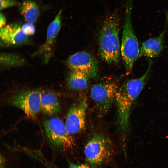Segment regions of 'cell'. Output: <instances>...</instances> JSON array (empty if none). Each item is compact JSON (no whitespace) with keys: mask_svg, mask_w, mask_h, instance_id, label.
I'll list each match as a JSON object with an SVG mask.
<instances>
[{"mask_svg":"<svg viewBox=\"0 0 168 168\" xmlns=\"http://www.w3.org/2000/svg\"><path fill=\"white\" fill-rule=\"evenodd\" d=\"M167 12L163 31L158 36L150 38L142 43L140 48L139 57L144 56L156 58L161 54L164 48V37L168 22V10Z\"/></svg>","mask_w":168,"mask_h":168,"instance_id":"8fae6325","label":"cell"},{"mask_svg":"<svg viewBox=\"0 0 168 168\" xmlns=\"http://www.w3.org/2000/svg\"><path fill=\"white\" fill-rule=\"evenodd\" d=\"M43 125L47 139L52 146L63 149L72 147L73 140L60 119L54 117L47 119Z\"/></svg>","mask_w":168,"mask_h":168,"instance_id":"5b68a950","label":"cell"},{"mask_svg":"<svg viewBox=\"0 0 168 168\" xmlns=\"http://www.w3.org/2000/svg\"><path fill=\"white\" fill-rule=\"evenodd\" d=\"M0 10L13 7L16 4L15 0H0Z\"/></svg>","mask_w":168,"mask_h":168,"instance_id":"ac0fdd59","label":"cell"},{"mask_svg":"<svg viewBox=\"0 0 168 168\" xmlns=\"http://www.w3.org/2000/svg\"><path fill=\"white\" fill-rule=\"evenodd\" d=\"M6 19L4 15L2 12L0 13V28L4 27L6 25Z\"/></svg>","mask_w":168,"mask_h":168,"instance_id":"ffe728a7","label":"cell"},{"mask_svg":"<svg viewBox=\"0 0 168 168\" xmlns=\"http://www.w3.org/2000/svg\"><path fill=\"white\" fill-rule=\"evenodd\" d=\"M67 64L71 70L82 73L90 78L96 77L98 67L96 60L90 53L80 51L70 56Z\"/></svg>","mask_w":168,"mask_h":168,"instance_id":"9c48e42d","label":"cell"},{"mask_svg":"<svg viewBox=\"0 0 168 168\" xmlns=\"http://www.w3.org/2000/svg\"><path fill=\"white\" fill-rule=\"evenodd\" d=\"M62 12V10H59L55 18L48 26L45 43L40 50V53L44 54L46 60H48L49 58L51 47L61 28Z\"/></svg>","mask_w":168,"mask_h":168,"instance_id":"7c38bea8","label":"cell"},{"mask_svg":"<svg viewBox=\"0 0 168 168\" xmlns=\"http://www.w3.org/2000/svg\"><path fill=\"white\" fill-rule=\"evenodd\" d=\"M114 152L113 144L104 135L98 133L93 135L86 144L84 153L90 166L97 167L107 162Z\"/></svg>","mask_w":168,"mask_h":168,"instance_id":"277c9868","label":"cell"},{"mask_svg":"<svg viewBox=\"0 0 168 168\" xmlns=\"http://www.w3.org/2000/svg\"><path fill=\"white\" fill-rule=\"evenodd\" d=\"M68 168H92V167L86 164H76L70 163Z\"/></svg>","mask_w":168,"mask_h":168,"instance_id":"d6986e66","label":"cell"},{"mask_svg":"<svg viewBox=\"0 0 168 168\" xmlns=\"http://www.w3.org/2000/svg\"><path fill=\"white\" fill-rule=\"evenodd\" d=\"M119 21L118 11L115 10L104 19L99 32L98 54L103 61L109 64L118 63L121 56Z\"/></svg>","mask_w":168,"mask_h":168,"instance_id":"7a4b0ae2","label":"cell"},{"mask_svg":"<svg viewBox=\"0 0 168 168\" xmlns=\"http://www.w3.org/2000/svg\"><path fill=\"white\" fill-rule=\"evenodd\" d=\"M0 156V168H4L5 166V159L4 156L1 154Z\"/></svg>","mask_w":168,"mask_h":168,"instance_id":"44dd1931","label":"cell"},{"mask_svg":"<svg viewBox=\"0 0 168 168\" xmlns=\"http://www.w3.org/2000/svg\"><path fill=\"white\" fill-rule=\"evenodd\" d=\"M22 29L27 36L33 35L35 31V28L33 24L27 22L22 26Z\"/></svg>","mask_w":168,"mask_h":168,"instance_id":"e0dca14e","label":"cell"},{"mask_svg":"<svg viewBox=\"0 0 168 168\" xmlns=\"http://www.w3.org/2000/svg\"><path fill=\"white\" fill-rule=\"evenodd\" d=\"M132 0L126 3L125 19L123 27L120 44L121 54L127 74L130 73L134 63L139 58L140 49L131 21Z\"/></svg>","mask_w":168,"mask_h":168,"instance_id":"3957f363","label":"cell"},{"mask_svg":"<svg viewBox=\"0 0 168 168\" xmlns=\"http://www.w3.org/2000/svg\"><path fill=\"white\" fill-rule=\"evenodd\" d=\"M20 11L27 23L33 24L36 21L39 13V7L33 0H24L20 6Z\"/></svg>","mask_w":168,"mask_h":168,"instance_id":"5bb4252c","label":"cell"},{"mask_svg":"<svg viewBox=\"0 0 168 168\" xmlns=\"http://www.w3.org/2000/svg\"><path fill=\"white\" fill-rule=\"evenodd\" d=\"M87 105V98L85 96L68 110L65 124L71 135L78 133L85 129Z\"/></svg>","mask_w":168,"mask_h":168,"instance_id":"ba28073f","label":"cell"},{"mask_svg":"<svg viewBox=\"0 0 168 168\" xmlns=\"http://www.w3.org/2000/svg\"><path fill=\"white\" fill-rule=\"evenodd\" d=\"M1 56V63L3 66H13L21 64L22 60L18 56L10 54H3Z\"/></svg>","mask_w":168,"mask_h":168,"instance_id":"2e32d148","label":"cell"},{"mask_svg":"<svg viewBox=\"0 0 168 168\" xmlns=\"http://www.w3.org/2000/svg\"><path fill=\"white\" fill-rule=\"evenodd\" d=\"M119 87L116 83L113 82L98 83L92 86L90 96L100 115L104 114L109 110L115 100Z\"/></svg>","mask_w":168,"mask_h":168,"instance_id":"52a82bcc","label":"cell"},{"mask_svg":"<svg viewBox=\"0 0 168 168\" xmlns=\"http://www.w3.org/2000/svg\"><path fill=\"white\" fill-rule=\"evenodd\" d=\"M89 79L82 73L71 70L68 76L67 84L71 90L82 91L87 87Z\"/></svg>","mask_w":168,"mask_h":168,"instance_id":"9a60e30c","label":"cell"},{"mask_svg":"<svg viewBox=\"0 0 168 168\" xmlns=\"http://www.w3.org/2000/svg\"><path fill=\"white\" fill-rule=\"evenodd\" d=\"M150 77L146 72L141 77L126 80L119 86L115 100L120 130L124 138L128 132L132 107L146 85Z\"/></svg>","mask_w":168,"mask_h":168,"instance_id":"6da1fadb","label":"cell"},{"mask_svg":"<svg viewBox=\"0 0 168 168\" xmlns=\"http://www.w3.org/2000/svg\"><path fill=\"white\" fill-rule=\"evenodd\" d=\"M41 110L44 114L51 115L59 113L61 107L58 97L54 93L41 92Z\"/></svg>","mask_w":168,"mask_h":168,"instance_id":"4fadbf2b","label":"cell"},{"mask_svg":"<svg viewBox=\"0 0 168 168\" xmlns=\"http://www.w3.org/2000/svg\"><path fill=\"white\" fill-rule=\"evenodd\" d=\"M0 29L1 42L3 45H19L27 41L28 36L23 32L22 26L17 23L6 25Z\"/></svg>","mask_w":168,"mask_h":168,"instance_id":"30bf717a","label":"cell"},{"mask_svg":"<svg viewBox=\"0 0 168 168\" xmlns=\"http://www.w3.org/2000/svg\"><path fill=\"white\" fill-rule=\"evenodd\" d=\"M41 92L35 90L17 92L8 99L9 103L22 110L28 117L35 119L41 110Z\"/></svg>","mask_w":168,"mask_h":168,"instance_id":"8992f818","label":"cell"}]
</instances>
